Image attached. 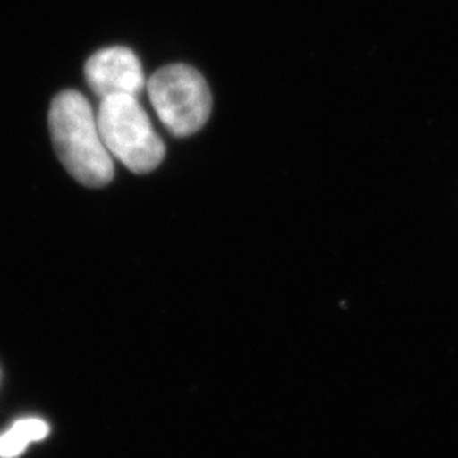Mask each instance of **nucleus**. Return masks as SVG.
Here are the masks:
<instances>
[{
    "label": "nucleus",
    "instance_id": "f257e3e1",
    "mask_svg": "<svg viewBox=\"0 0 458 458\" xmlns=\"http://www.w3.org/2000/svg\"><path fill=\"white\" fill-rule=\"evenodd\" d=\"M48 124L55 151L75 181L92 189L113 181V155L102 141L98 114L81 92L65 90L53 98Z\"/></svg>",
    "mask_w": 458,
    "mask_h": 458
},
{
    "label": "nucleus",
    "instance_id": "f03ea898",
    "mask_svg": "<svg viewBox=\"0 0 458 458\" xmlns=\"http://www.w3.org/2000/svg\"><path fill=\"white\" fill-rule=\"evenodd\" d=\"M98 126L109 153L134 174H148L162 164L164 141L138 98H100Z\"/></svg>",
    "mask_w": 458,
    "mask_h": 458
},
{
    "label": "nucleus",
    "instance_id": "7ed1b4c3",
    "mask_svg": "<svg viewBox=\"0 0 458 458\" xmlns=\"http://www.w3.org/2000/svg\"><path fill=\"white\" fill-rule=\"evenodd\" d=\"M148 96L162 124L174 136H191L209 119L213 96L196 68L168 65L153 73Z\"/></svg>",
    "mask_w": 458,
    "mask_h": 458
},
{
    "label": "nucleus",
    "instance_id": "20e7f679",
    "mask_svg": "<svg viewBox=\"0 0 458 458\" xmlns=\"http://www.w3.org/2000/svg\"><path fill=\"white\" fill-rule=\"evenodd\" d=\"M85 79L92 92L100 98H138L145 87V73L140 58L124 47H111L92 55L85 64Z\"/></svg>",
    "mask_w": 458,
    "mask_h": 458
},
{
    "label": "nucleus",
    "instance_id": "39448f33",
    "mask_svg": "<svg viewBox=\"0 0 458 458\" xmlns=\"http://www.w3.org/2000/svg\"><path fill=\"white\" fill-rule=\"evenodd\" d=\"M48 435V425L41 420L17 421L7 433L0 437V457L14 458L21 455L31 442H39Z\"/></svg>",
    "mask_w": 458,
    "mask_h": 458
}]
</instances>
